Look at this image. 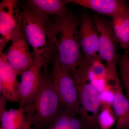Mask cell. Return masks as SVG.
<instances>
[{"label":"cell","instance_id":"ba28073f","mask_svg":"<svg viewBox=\"0 0 129 129\" xmlns=\"http://www.w3.org/2000/svg\"><path fill=\"white\" fill-rule=\"evenodd\" d=\"M47 67L41 58H35L34 62L28 69L22 73L19 83V90L20 100L19 108H23L31 104L39 88L42 70Z\"/></svg>","mask_w":129,"mask_h":129},{"label":"cell","instance_id":"30bf717a","mask_svg":"<svg viewBox=\"0 0 129 129\" xmlns=\"http://www.w3.org/2000/svg\"><path fill=\"white\" fill-rule=\"evenodd\" d=\"M78 34L83 56L92 61L96 60L101 61L98 53V31L94 18L87 13H84L80 18Z\"/></svg>","mask_w":129,"mask_h":129},{"label":"cell","instance_id":"8992f818","mask_svg":"<svg viewBox=\"0 0 129 129\" xmlns=\"http://www.w3.org/2000/svg\"><path fill=\"white\" fill-rule=\"evenodd\" d=\"M80 110L79 115L88 129H100L98 122L101 108L99 92L88 80L76 84Z\"/></svg>","mask_w":129,"mask_h":129},{"label":"cell","instance_id":"7402d4cb","mask_svg":"<svg viewBox=\"0 0 129 129\" xmlns=\"http://www.w3.org/2000/svg\"></svg>","mask_w":129,"mask_h":129},{"label":"cell","instance_id":"e0dca14e","mask_svg":"<svg viewBox=\"0 0 129 129\" xmlns=\"http://www.w3.org/2000/svg\"><path fill=\"white\" fill-rule=\"evenodd\" d=\"M118 66L120 73V80L122 88L129 99V52L123 54L118 53Z\"/></svg>","mask_w":129,"mask_h":129},{"label":"cell","instance_id":"6da1fadb","mask_svg":"<svg viewBox=\"0 0 129 129\" xmlns=\"http://www.w3.org/2000/svg\"><path fill=\"white\" fill-rule=\"evenodd\" d=\"M20 5L21 32L32 47L35 58H43L47 65L52 62L54 55L53 20L28 1Z\"/></svg>","mask_w":129,"mask_h":129},{"label":"cell","instance_id":"7a4b0ae2","mask_svg":"<svg viewBox=\"0 0 129 129\" xmlns=\"http://www.w3.org/2000/svg\"><path fill=\"white\" fill-rule=\"evenodd\" d=\"M53 22L54 55L64 71L72 76L83 60L80 45V18L70 11L54 17Z\"/></svg>","mask_w":129,"mask_h":129},{"label":"cell","instance_id":"44dd1931","mask_svg":"<svg viewBox=\"0 0 129 129\" xmlns=\"http://www.w3.org/2000/svg\"><path fill=\"white\" fill-rule=\"evenodd\" d=\"M7 99L4 96L1 95L0 97V113L6 110V106L7 103Z\"/></svg>","mask_w":129,"mask_h":129},{"label":"cell","instance_id":"5b68a950","mask_svg":"<svg viewBox=\"0 0 129 129\" xmlns=\"http://www.w3.org/2000/svg\"><path fill=\"white\" fill-rule=\"evenodd\" d=\"M52 64L51 78L63 108L72 115H79L78 94L73 76L63 69L55 55Z\"/></svg>","mask_w":129,"mask_h":129},{"label":"cell","instance_id":"5bb4252c","mask_svg":"<svg viewBox=\"0 0 129 129\" xmlns=\"http://www.w3.org/2000/svg\"><path fill=\"white\" fill-rule=\"evenodd\" d=\"M0 129H30L32 125L24 108L6 110L0 113Z\"/></svg>","mask_w":129,"mask_h":129},{"label":"cell","instance_id":"9a60e30c","mask_svg":"<svg viewBox=\"0 0 129 129\" xmlns=\"http://www.w3.org/2000/svg\"><path fill=\"white\" fill-rule=\"evenodd\" d=\"M111 23L118 45L125 51L129 52V13L112 18Z\"/></svg>","mask_w":129,"mask_h":129},{"label":"cell","instance_id":"3957f363","mask_svg":"<svg viewBox=\"0 0 129 129\" xmlns=\"http://www.w3.org/2000/svg\"><path fill=\"white\" fill-rule=\"evenodd\" d=\"M62 108L50 74L48 73L47 67H45L39 88L34 101L23 108L34 129H48Z\"/></svg>","mask_w":129,"mask_h":129},{"label":"cell","instance_id":"9c48e42d","mask_svg":"<svg viewBox=\"0 0 129 129\" xmlns=\"http://www.w3.org/2000/svg\"><path fill=\"white\" fill-rule=\"evenodd\" d=\"M11 41V45L6 53V56L9 64L20 75L32 66L35 57L30 52L21 28L13 33Z\"/></svg>","mask_w":129,"mask_h":129},{"label":"cell","instance_id":"8fae6325","mask_svg":"<svg viewBox=\"0 0 129 129\" xmlns=\"http://www.w3.org/2000/svg\"><path fill=\"white\" fill-rule=\"evenodd\" d=\"M0 92L8 101L19 103L20 98L17 76L19 74L9 64L6 53H0Z\"/></svg>","mask_w":129,"mask_h":129},{"label":"cell","instance_id":"2e32d148","mask_svg":"<svg viewBox=\"0 0 129 129\" xmlns=\"http://www.w3.org/2000/svg\"><path fill=\"white\" fill-rule=\"evenodd\" d=\"M28 2L46 15L58 17L66 14L69 0H29Z\"/></svg>","mask_w":129,"mask_h":129},{"label":"cell","instance_id":"4fadbf2b","mask_svg":"<svg viewBox=\"0 0 129 129\" xmlns=\"http://www.w3.org/2000/svg\"><path fill=\"white\" fill-rule=\"evenodd\" d=\"M112 108L116 118L115 129H129V99L123 90L120 81L114 86Z\"/></svg>","mask_w":129,"mask_h":129},{"label":"cell","instance_id":"d6986e66","mask_svg":"<svg viewBox=\"0 0 129 129\" xmlns=\"http://www.w3.org/2000/svg\"><path fill=\"white\" fill-rule=\"evenodd\" d=\"M115 84H112L107 83L106 87L104 89L99 93L101 107H112L115 96L114 86Z\"/></svg>","mask_w":129,"mask_h":129},{"label":"cell","instance_id":"277c9868","mask_svg":"<svg viewBox=\"0 0 129 129\" xmlns=\"http://www.w3.org/2000/svg\"><path fill=\"white\" fill-rule=\"evenodd\" d=\"M99 37V56L101 61H105L107 70V81H120L117 72L116 40L111 26V21L95 13L93 17Z\"/></svg>","mask_w":129,"mask_h":129},{"label":"cell","instance_id":"ac0fdd59","mask_svg":"<svg viewBox=\"0 0 129 129\" xmlns=\"http://www.w3.org/2000/svg\"><path fill=\"white\" fill-rule=\"evenodd\" d=\"M100 129H110L116 123V118L112 107H101L98 118Z\"/></svg>","mask_w":129,"mask_h":129},{"label":"cell","instance_id":"ffe728a7","mask_svg":"<svg viewBox=\"0 0 129 129\" xmlns=\"http://www.w3.org/2000/svg\"><path fill=\"white\" fill-rule=\"evenodd\" d=\"M65 129H88L79 115H71Z\"/></svg>","mask_w":129,"mask_h":129},{"label":"cell","instance_id":"7c38bea8","mask_svg":"<svg viewBox=\"0 0 129 129\" xmlns=\"http://www.w3.org/2000/svg\"><path fill=\"white\" fill-rule=\"evenodd\" d=\"M74 3L112 18L129 13V5L121 0H69Z\"/></svg>","mask_w":129,"mask_h":129},{"label":"cell","instance_id":"52a82bcc","mask_svg":"<svg viewBox=\"0 0 129 129\" xmlns=\"http://www.w3.org/2000/svg\"><path fill=\"white\" fill-rule=\"evenodd\" d=\"M22 11L16 0H3L0 3V52L11 39L16 30L21 28Z\"/></svg>","mask_w":129,"mask_h":129}]
</instances>
